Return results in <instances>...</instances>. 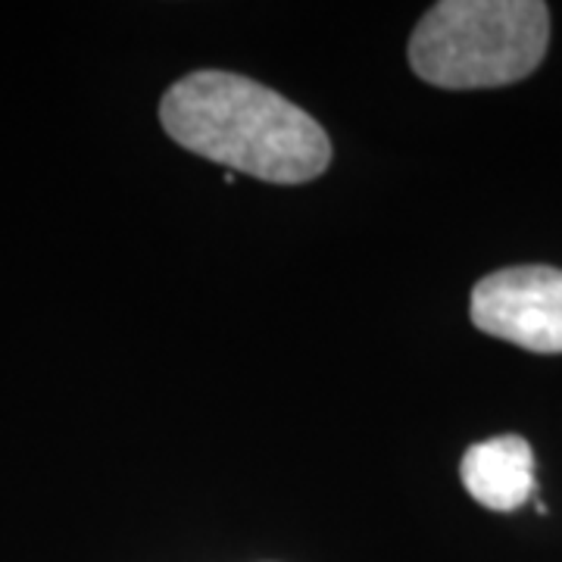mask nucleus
<instances>
[{
	"label": "nucleus",
	"mask_w": 562,
	"mask_h": 562,
	"mask_svg": "<svg viewBox=\"0 0 562 562\" xmlns=\"http://www.w3.org/2000/svg\"><path fill=\"white\" fill-rule=\"evenodd\" d=\"M169 138L203 160L272 184H301L331 162L319 122L260 81L203 69L176 81L160 103Z\"/></svg>",
	"instance_id": "f257e3e1"
},
{
	"label": "nucleus",
	"mask_w": 562,
	"mask_h": 562,
	"mask_svg": "<svg viewBox=\"0 0 562 562\" xmlns=\"http://www.w3.org/2000/svg\"><path fill=\"white\" fill-rule=\"evenodd\" d=\"M550 44V10L538 0H443L409 38V66L447 91L503 88L531 76Z\"/></svg>",
	"instance_id": "f03ea898"
},
{
	"label": "nucleus",
	"mask_w": 562,
	"mask_h": 562,
	"mask_svg": "<svg viewBox=\"0 0 562 562\" xmlns=\"http://www.w3.org/2000/svg\"><path fill=\"white\" fill-rule=\"evenodd\" d=\"M475 328L531 353H562V269L513 266L475 284Z\"/></svg>",
	"instance_id": "7ed1b4c3"
},
{
	"label": "nucleus",
	"mask_w": 562,
	"mask_h": 562,
	"mask_svg": "<svg viewBox=\"0 0 562 562\" xmlns=\"http://www.w3.org/2000/svg\"><path fill=\"white\" fill-rule=\"evenodd\" d=\"M462 487L494 513H513L535 494V453L519 435L487 438L465 450Z\"/></svg>",
	"instance_id": "20e7f679"
}]
</instances>
